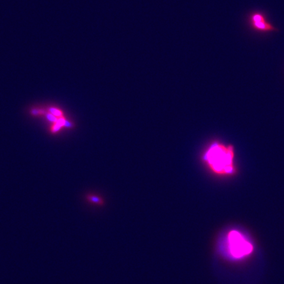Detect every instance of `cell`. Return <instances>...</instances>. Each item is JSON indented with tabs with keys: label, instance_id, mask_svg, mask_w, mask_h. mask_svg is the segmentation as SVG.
I'll return each mask as SVG.
<instances>
[{
	"label": "cell",
	"instance_id": "obj_1",
	"mask_svg": "<svg viewBox=\"0 0 284 284\" xmlns=\"http://www.w3.org/2000/svg\"><path fill=\"white\" fill-rule=\"evenodd\" d=\"M219 248L225 256L235 261L247 259L253 253L255 249L251 239L237 229H232L225 234Z\"/></svg>",
	"mask_w": 284,
	"mask_h": 284
},
{
	"label": "cell",
	"instance_id": "obj_2",
	"mask_svg": "<svg viewBox=\"0 0 284 284\" xmlns=\"http://www.w3.org/2000/svg\"><path fill=\"white\" fill-rule=\"evenodd\" d=\"M233 158L232 146L225 147L218 143L209 147L203 157L211 170L218 174H233L236 172L233 165Z\"/></svg>",
	"mask_w": 284,
	"mask_h": 284
},
{
	"label": "cell",
	"instance_id": "obj_3",
	"mask_svg": "<svg viewBox=\"0 0 284 284\" xmlns=\"http://www.w3.org/2000/svg\"><path fill=\"white\" fill-rule=\"evenodd\" d=\"M249 23L252 29L257 32H268L276 30L275 27L266 21L265 16L259 12L252 13L249 17Z\"/></svg>",
	"mask_w": 284,
	"mask_h": 284
},
{
	"label": "cell",
	"instance_id": "obj_4",
	"mask_svg": "<svg viewBox=\"0 0 284 284\" xmlns=\"http://www.w3.org/2000/svg\"><path fill=\"white\" fill-rule=\"evenodd\" d=\"M50 111L51 113V114H53V115L55 116V117H61L62 115H63V113H62L61 111L58 110V109H55V108H50Z\"/></svg>",
	"mask_w": 284,
	"mask_h": 284
},
{
	"label": "cell",
	"instance_id": "obj_5",
	"mask_svg": "<svg viewBox=\"0 0 284 284\" xmlns=\"http://www.w3.org/2000/svg\"><path fill=\"white\" fill-rule=\"evenodd\" d=\"M47 118L51 122H55V123H57V121L58 120L57 118L55 116H53L52 114H47Z\"/></svg>",
	"mask_w": 284,
	"mask_h": 284
},
{
	"label": "cell",
	"instance_id": "obj_6",
	"mask_svg": "<svg viewBox=\"0 0 284 284\" xmlns=\"http://www.w3.org/2000/svg\"><path fill=\"white\" fill-rule=\"evenodd\" d=\"M60 127H61V126H59V125L57 124H56L55 126H53V132H56V131L59 130L60 129Z\"/></svg>",
	"mask_w": 284,
	"mask_h": 284
}]
</instances>
